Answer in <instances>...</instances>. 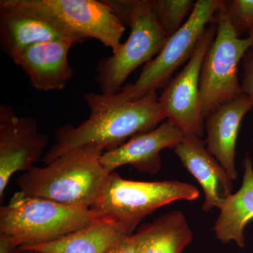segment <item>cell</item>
Masks as SVG:
<instances>
[{"label":"cell","mask_w":253,"mask_h":253,"mask_svg":"<svg viewBox=\"0 0 253 253\" xmlns=\"http://www.w3.org/2000/svg\"><path fill=\"white\" fill-rule=\"evenodd\" d=\"M83 97L89 118L77 126L66 124L56 129L55 143L43 156L44 164L87 145H99L105 151L116 149L166 120L156 92L129 99L122 87L116 94L87 92Z\"/></svg>","instance_id":"6da1fadb"},{"label":"cell","mask_w":253,"mask_h":253,"mask_svg":"<svg viewBox=\"0 0 253 253\" xmlns=\"http://www.w3.org/2000/svg\"><path fill=\"white\" fill-rule=\"evenodd\" d=\"M104 151L103 146L96 144L73 150L45 166H34L23 173L16 184L26 196L91 208L110 175L100 161Z\"/></svg>","instance_id":"7a4b0ae2"},{"label":"cell","mask_w":253,"mask_h":253,"mask_svg":"<svg viewBox=\"0 0 253 253\" xmlns=\"http://www.w3.org/2000/svg\"><path fill=\"white\" fill-rule=\"evenodd\" d=\"M124 25L130 27L119 52L96 63L95 81L100 91L116 94L129 75L159 54L168 38L158 23L150 0H104Z\"/></svg>","instance_id":"3957f363"},{"label":"cell","mask_w":253,"mask_h":253,"mask_svg":"<svg viewBox=\"0 0 253 253\" xmlns=\"http://www.w3.org/2000/svg\"><path fill=\"white\" fill-rule=\"evenodd\" d=\"M97 214L90 208L72 207L16 193L0 208V234L18 248L46 244L87 226Z\"/></svg>","instance_id":"277c9868"},{"label":"cell","mask_w":253,"mask_h":253,"mask_svg":"<svg viewBox=\"0 0 253 253\" xmlns=\"http://www.w3.org/2000/svg\"><path fill=\"white\" fill-rule=\"evenodd\" d=\"M199 197V189L188 183L128 180L113 172L90 209L99 219L111 221L131 235L138 224L158 208Z\"/></svg>","instance_id":"5b68a950"},{"label":"cell","mask_w":253,"mask_h":253,"mask_svg":"<svg viewBox=\"0 0 253 253\" xmlns=\"http://www.w3.org/2000/svg\"><path fill=\"white\" fill-rule=\"evenodd\" d=\"M217 31L205 54L200 76V98L205 117L221 104L241 94L239 63L253 45V38H243L231 26L224 1L215 14Z\"/></svg>","instance_id":"8992f818"},{"label":"cell","mask_w":253,"mask_h":253,"mask_svg":"<svg viewBox=\"0 0 253 253\" xmlns=\"http://www.w3.org/2000/svg\"><path fill=\"white\" fill-rule=\"evenodd\" d=\"M221 2V0L196 1L187 21L168 38L159 54L145 64L135 83L123 86L129 99H140L167 85L176 69L192 56L206 28L215 21Z\"/></svg>","instance_id":"52a82bcc"},{"label":"cell","mask_w":253,"mask_h":253,"mask_svg":"<svg viewBox=\"0 0 253 253\" xmlns=\"http://www.w3.org/2000/svg\"><path fill=\"white\" fill-rule=\"evenodd\" d=\"M216 31L215 18L206 28L182 71L168 83L158 97L166 120L180 129L185 136L201 138L204 135L200 76L205 54L214 40Z\"/></svg>","instance_id":"ba28073f"},{"label":"cell","mask_w":253,"mask_h":253,"mask_svg":"<svg viewBox=\"0 0 253 253\" xmlns=\"http://www.w3.org/2000/svg\"><path fill=\"white\" fill-rule=\"evenodd\" d=\"M59 39L72 40L78 44L86 40L57 18L21 0L0 1V47L13 61L28 46Z\"/></svg>","instance_id":"9c48e42d"},{"label":"cell","mask_w":253,"mask_h":253,"mask_svg":"<svg viewBox=\"0 0 253 253\" xmlns=\"http://www.w3.org/2000/svg\"><path fill=\"white\" fill-rule=\"evenodd\" d=\"M29 7L57 18L84 38H94L118 54L126 31L125 25L103 1L96 0H21Z\"/></svg>","instance_id":"30bf717a"},{"label":"cell","mask_w":253,"mask_h":253,"mask_svg":"<svg viewBox=\"0 0 253 253\" xmlns=\"http://www.w3.org/2000/svg\"><path fill=\"white\" fill-rule=\"evenodd\" d=\"M49 139L38 121L18 116L8 105L0 106V201L13 174L27 172L44 156Z\"/></svg>","instance_id":"8fae6325"},{"label":"cell","mask_w":253,"mask_h":253,"mask_svg":"<svg viewBox=\"0 0 253 253\" xmlns=\"http://www.w3.org/2000/svg\"><path fill=\"white\" fill-rule=\"evenodd\" d=\"M184 136L180 129L167 121L152 130L134 136L116 149L104 151L100 161L109 174L126 165H130L141 172L156 174L162 168L161 151L174 149Z\"/></svg>","instance_id":"7c38bea8"},{"label":"cell","mask_w":253,"mask_h":253,"mask_svg":"<svg viewBox=\"0 0 253 253\" xmlns=\"http://www.w3.org/2000/svg\"><path fill=\"white\" fill-rule=\"evenodd\" d=\"M78 43L72 40L59 39L28 46L14 60L38 91H61L73 76L68 62L70 49Z\"/></svg>","instance_id":"4fadbf2b"},{"label":"cell","mask_w":253,"mask_h":253,"mask_svg":"<svg viewBox=\"0 0 253 253\" xmlns=\"http://www.w3.org/2000/svg\"><path fill=\"white\" fill-rule=\"evenodd\" d=\"M253 108V100L241 93L212 110L205 117L206 146L232 181L238 177L236 146L241 122Z\"/></svg>","instance_id":"5bb4252c"},{"label":"cell","mask_w":253,"mask_h":253,"mask_svg":"<svg viewBox=\"0 0 253 253\" xmlns=\"http://www.w3.org/2000/svg\"><path fill=\"white\" fill-rule=\"evenodd\" d=\"M206 146L201 138L185 136L173 151L204 190L202 208L208 212L214 208L221 209L232 194L233 181Z\"/></svg>","instance_id":"9a60e30c"},{"label":"cell","mask_w":253,"mask_h":253,"mask_svg":"<svg viewBox=\"0 0 253 253\" xmlns=\"http://www.w3.org/2000/svg\"><path fill=\"white\" fill-rule=\"evenodd\" d=\"M242 186L231 194L221 208L219 217L213 226L216 238L221 242L234 241L244 248L246 226L253 219V164L249 154L245 157Z\"/></svg>","instance_id":"2e32d148"},{"label":"cell","mask_w":253,"mask_h":253,"mask_svg":"<svg viewBox=\"0 0 253 253\" xmlns=\"http://www.w3.org/2000/svg\"><path fill=\"white\" fill-rule=\"evenodd\" d=\"M126 236L119 226L99 218L55 241L23 248L42 253H105Z\"/></svg>","instance_id":"e0dca14e"},{"label":"cell","mask_w":253,"mask_h":253,"mask_svg":"<svg viewBox=\"0 0 253 253\" xmlns=\"http://www.w3.org/2000/svg\"><path fill=\"white\" fill-rule=\"evenodd\" d=\"M135 234L140 253H182L193 239L185 216L179 211L143 225Z\"/></svg>","instance_id":"ac0fdd59"},{"label":"cell","mask_w":253,"mask_h":253,"mask_svg":"<svg viewBox=\"0 0 253 253\" xmlns=\"http://www.w3.org/2000/svg\"><path fill=\"white\" fill-rule=\"evenodd\" d=\"M150 2L168 38L180 29L184 18L196 4L191 0H150Z\"/></svg>","instance_id":"d6986e66"},{"label":"cell","mask_w":253,"mask_h":253,"mask_svg":"<svg viewBox=\"0 0 253 253\" xmlns=\"http://www.w3.org/2000/svg\"><path fill=\"white\" fill-rule=\"evenodd\" d=\"M231 26L240 37L253 38V0L224 1Z\"/></svg>","instance_id":"ffe728a7"},{"label":"cell","mask_w":253,"mask_h":253,"mask_svg":"<svg viewBox=\"0 0 253 253\" xmlns=\"http://www.w3.org/2000/svg\"><path fill=\"white\" fill-rule=\"evenodd\" d=\"M242 64L244 76L241 84V92L253 100V53L251 49L245 55Z\"/></svg>","instance_id":"44dd1931"},{"label":"cell","mask_w":253,"mask_h":253,"mask_svg":"<svg viewBox=\"0 0 253 253\" xmlns=\"http://www.w3.org/2000/svg\"><path fill=\"white\" fill-rule=\"evenodd\" d=\"M105 253H140L139 241L136 234L123 238Z\"/></svg>","instance_id":"7402d4cb"},{"label":"cell","mask_w":253,"mask_h":253,"mask_svg":"<svg viewBox=\"0 0 253 253\" xmlns=\"http://www.w3.org/2000/svg\"><path fill=\"white\" fill-rule=\"evenodd\" d=\"M18 249L9 236L0 234V253H14Z\"/></svg>","instance_id":"603a6c76"},{"label":"cell","mask_w":253,"mask_h":253,"mask_svg":"<svg viewBox=\"0 0 253 253\" xmlns=\"http://www.w3.org/2000/svg\"><path fill=\"white\" fill-rule=\"evenodd\" d=\"M14 253H42L33 250L26 249V248L20 247L16 250Z\"/></svg>","instance_id":"cb8c5ba5"},{"label":"cell","mask_w":253,"mask_h":253,"mask_svg":"<svg viewBox=\"0 0 253 253\" xmlns=\"http://www.w3.org/2000/svg\"><path fill=\"white\" fill-rule=\"evenodd\" d=\"M251 51L253 53V45L252 46V47H251Z\"/></svg>","instance_id":"d4e9b609"}]
</instances>
